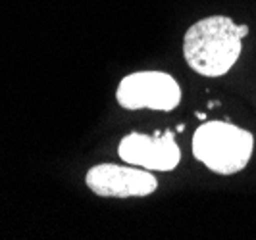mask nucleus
<instances>
[{"instance_id": "f03ea898", "label": "nucleus", "mask_w": 256, "mask_h": 240, "mask_svg": "<svg viewBox=\"0 0 256 240\" xmlns=\"http://www.w3.org/2000/svg\"><path fill=\"white\" fill-rule=\"evenodd\" d=\"M252 148V135L228 121H206L192 137L194 158L218 175H233L244 169Z\"/></svg>"}, {"instance_id": "39448f33", "label": "nucleus", "mask_w": 256, "mask_h": 240, "mask_svg": "<svg viewBox=\"0 0 256 240\" xmlns=\"http://www.w3.org/2000/svg\"><path fill=\"white\" fill-rule=\"evenodd\" d=\"M118 154L126 164L148 171H172L181 162V150L172 131H156L152 137L131 133L122 139Z\"/></svg>"}, {"instance_id": "20e7f679", "label": "nucleus", "mask_w": 256, "mask_h": 240, "mask_svg": "<svg viewBox=\"0 0 256 240\" xmlns=\"http://www.w3.org/2000/svg\"><path fill=\"white\" fill-rule=\"evenodd\" d=\"M85 183L96 196L104 198H133L150 196L158 189V179L148 169L128 165L100 164L87 171Z\"/></svg>"}, {"instance_id": "f257e3e1", "label": "nucleus", "mask_w": 256, "mask_h": 240, "mask_svg": "<svg viewBox=\"0 0 256 240\" xmlns=\"http://www.w3.org/2000/svg\"><path fill=\"white\" fill-rule=\"evenodd\" d=\"M248 25H235L226 15H210L192 23L183 37V54L192 71L204 77H222L241 56Z\"/></svg>"}, {"instance_id": "7ed1b4c3", "label": "nucleus", "mask_w": 256, "mask_h": 240, "mask_svg": "<svg viewBox=\"0 0 256 240\" xmlns=\"http://www.w3.org/2000/svg\"><path fill=\"white\" fill-rule=\"evenodd\" d=\"M116 98L126 110L172 112L180 106L181 89L164 71H137L122 79Z\"/></svg>"}]
</instances>
